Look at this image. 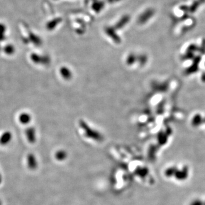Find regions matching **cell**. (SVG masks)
Masks as SVG:
<instances>
[{"label":"cell","mask_w":205,"mask_h":205,"mask_svg":"<svg viewBox=\"0 0 205 205\" xmlns=\"http://www.w3.org/2000/svg\"><path fill=\"white\" fill-rule=\"evenodd\" d=\"M31 59L36 64L47 65L50 63V59L48 56H40L38 54L35 53L31 55Z\"/></svg>","instance_id":"6da1fadb"},{"label":"cell","mask_w":205,"mask_h":205,"mask_svg":"<svg viewBox=\"0 0 205 205\" xmlns=\"http://www.w3.org/2000/svg\"><path fill=\"white\" fill-rule=\"evenodd\" d=\"M27 163L29 169L31 170H34L38 167V162L37 159L35 156L32 153H29L28 155Z\"/></svg>","instance_id":"7a4b0ae2"},{"label":"cell","mask_w":205,"mask_h":205,"mask_svg":"<svg viewBox=\"0 0 205 205\" xmlns=\"http://www.w3.org/2000/svg\"><path fill=\"white\" fill-rule=\"evenodd\" d=\"M26 137L30 143L34 144L36 141L35 137V131L34 127H29L26 130Z\"/></svg>","instance_id":"3957f363"},{"label":"cell","mask_w":205,"mask_h":205,"mask_svg":"<svg viewBox=\"0 0 205 205\" xmlns=\"http://www.w3.org/2000/svg\"><path fill=\"white\" fill-rule=\"evenodd\" d=\"M12 138V135L10 132H4L0 137V144L2 145H5L9 143Z\"/></svg>","instance_id":"277c9868"},{"label":"cell","mask_w":205,"mask_h":205,"mask_svg":"<svg viewBox=\"0 0 205 205\" xmlns=\"http://www.w3.org/2000/svg\"><path fill=\"white\" fill-rule=\"evenodd\" d=\"M19 120L21 124L26 125L29 124L30 121H31V116L29 113L24 112L20 115Z\"/></svg>","instance_id":"5b68a950"},{"label":"cell","mask_w":205,"mask_h":205,"mask_svg":"<svg viewBox=\"0 0 205 205\" xmlns=\"http://www.w3.org/2000/svg\"><path fill=\"white\" fill-rule=\"evenodd\" d=\"M4 51L9 55L12 54L14 52V48L13 46L11 45H7L5 48H4Z\"/></svg>","instance_id":"8992f818"},{"label":"cell","mask_w":205,"mask_h":205,"mask_svg":"<svg viewBox=\"0 0 205 205\" xmlns=\"http://www.w3.org/2000/svg\"><path fill=\"white\" fill-rule=\"evenodd\" d=\"M65 153H64L63 152H62V151L58 152L56 154V158H57L58 160H63V159L65 158Z\"/></svg>","instance_id":"52a82bcc"},{"label":"cell","mask_w":205,"mask_h":205,"mask_svg":"<svg viewBox=\"0 0 205 205\" xmlns=\"http://www.w3.org/2000/svg\"><path fill=\"white\" fill-rule=\"evenodd\" d=\"M1 181H2V178H1V177L0 176V184H1Z\"/></svg>","instance_id":"ba28073f"},{"label":"cell","mask_w":205,"mask_h":205,"mask_svg":"<svg viewBox=\"0 0 205 205\" xmlns=\"http://www.w3.org/2000/svg\"><path fill=\"white\" fill-rule=\"evenodd\" d=\"M0 205H1V202H0Z\"/></svg>","instance_id":"9c48e42d"}]
</instances>
